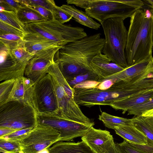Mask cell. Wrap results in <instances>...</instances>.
Returning a JSON list of instances; mask_svg holds the SVG:
<instances>
[{"label":"cell","mask_w":153,"mask_h":153,"mask_svg":"<svg viewBox=\"0 0 153 153\" xmlns=\"http://www.w3.org/2000/svg\"><path fill=\"white\" fill-rule=\"evenodd\" d=\"M104 153H120L116 144L114 143Z\"/></svg>","instance_id":"44"},{"label":"cell","mask_w":153,"mask_h":153,"mask_svg":"<svg viewBox=\"0 0 153 153\" xmlns=\"http://www.w3.org/2000/svg\"><path fill=\"white\" fill-rule=\"evenodd\" d=\"M29 60L16 61L8 54L6 59L0 63V81L15 79L24 76L25 68Z\"/></svg>","instance_id":"16"},{"label":"cell","mask_w":153,"mask_h":153,"mask_svg":"<svg viewBox=\"0 0 153 153\" xmlns=\"http://www.w3.org/2000/svg\"><path fill=\"white\" fill-rule=\"evenodd\" d=\"M23 38L11 34L0 35V46L9 50L24 47Z\"/></svg>","instance_id":"27"},{"label":"cell","mask_w":153,"mask_h":153,"mask_svg":"<svg viewBox=\"0 0 153 153\" xmlns=\"http://www.w3.org/2000/svg\"><path fill=\"white\" fill-rule=\"evenodd\" d=\"M153 62V57L144 59L128 67L117 73L105 77L103 81L111 79L114 84L121 81L129 80L146 70Z\"/></svg>","instance_id":"17"},{"label":"cell","mask_w":153,"mask_h":153,"mask_svg":"<svg viewBox=\"0 0 153 153\" xmlns=\"http://www.w3.org/2000/svg\"><path fill=\"white\" fill-rule=\"evenodd\" d=\"M125 19L120 17L110 18L101 24L105 40L102 52L112 62L124 68L128 67L125 53L128 31L124 24Z\"/></svg>","instance_id":"5"},{"label":"cell","mask_w":153,"mask_h":153,"mask_svg":"<svg viewBox=\"0 0 153 153\" xmlns=\"http://www.w3.org/2000/svg\"><path fill=\"white\" fill-rule=\"evenodd\" d=\"M16 13L19 19L25 25L30 23L48 20L37 12L26 6L20 7Z\"/></svg>","instance_id":"24"},{"label":"cell","mask_w":153,"mask_h":153,"mask_svg":"<svg viewBox=\"0 0 153 153\" xmlns=\"http://www.w3.org/2000/svg\"><path fill=\"white\" fill-rule=\"evenodd\" d=\"M66 81L69 85L73 88L76 85L86 81L100 82V80L97 74L94 71H92L79 75Z\"/></svg>","instance_id":"28"},{"label":"cell","mask_w":153,"mask_h":153,"mask_svg":"<svg viewBox=\"0 0 153 153\" xmlns=\"http://www.w3.org/2000/svg\"><path fill=\"white\" fill-rule=\"evenodd\" d=\"M101 34L97 33L62 47L56 54L57 63L66 80L79 75L93 71L91 62L93 57L102 53L105 43Z\"/></svg>","instance_id":"1"},{"label":"cell","mask_w":153,"mask_h":153,"mask_svg":"<svg viewBox=\"0 0 153 153\" xmlns=\"http://www.w3.org/2000/svg\"><path fill=\"white\" fill-rule=\"evenodd\" d=\"M0 153H9L4 152H0Z\"/></svg>","instance_id":"48"},{"label":"cell","mask_w":153,"mask_h":153,"mask_svg":"<svg viewBox=\"0 0 153 153\" xmlns=\"http://www.w3.org/2000/svg\"><path fill=\"white\" fill-rule=\"evenodd\" d=\"M122 2L136 10L144 7L145 3L143 1L140 0H121Z\"/></svg>","instance_id":"40"},{"label":"cell","mask_w":153,"mask_h":153,"mask_svg":"<svg viewBox=\"0 0 153 153\" xmlns=\"http://www.w3.org/2000/svg\"><path fill=\"white\" fill-rule=\"evenodd\" d=\"M81 139L96 153H104L114 143L113 136L109 131L93 127L82 137Z\"/></svg>","instance_id":"13"},{"label":"cell","mask_w":153,"mask_h":153,"mask_svg":"<svg viewBox=\"0 0 153 153\" xmlns=\"http://www.w3.org/2000/svg\"><path fill=\"white\" fill-rule=\"evenodd\" d=\"M147 80L140 75L128 81H121L105 90L96 88H74V99L79 106H110L117 100L149 90Z\"/></svg>","instance_id":"3"},{"label":"cell","mask_w":153,"mask_h":153,"mask_svg":"<svg viewBox=\"0 0 153 153\" xmlns=\"http://www.w3.org/2000/svg\"><path fill=\"white\" fill-rule=\"evenodd\" d=\"M23 39L25 48L31 54H34L47 48L59 47L56 42L30 33H26Z\"/></svg>","instance_id":"18"},{"label":"cell","mask_w":153,"mask_h":153,"mask_svg":"<svg viewBox=\"0 0 153 153\" xmlns=\"http://www.w3.org/2000/svg\"><path fill=\"white\" fill-rule=\"evenodd\" d=\"M144 1L149 4L148 5L150 8L153 13V0H144Z\"/></svg>","instance_id":"46"},{"label":"cell","mask_w":153,"mask_h":153,"mask_svg":"<svg viewBox=\"0 0 153 153\" xmlns=\"http://www.w3.org/2000/svg\"><path fill=\"white\" fill-rule=\"evenodd\" d=\"M60 140V133L56 130L37 124L19 143L22 153H39Z\"/></svg>","instance_id":"10"},{"label":"cell","mask_w":153,"mask_h":153,"mask_svg":"<svg viewBox=\"0 0 153 153\" xmlns=\"http://www.w3.org/2000/svg\"><path fill=\"white\" fill-rule=\"evenodd\" d=\"M153 109V97L144 103L135 106L128 110V115H133L136 116H141L142 114Z\"/></svg>","instance_id":"31"},{"label":"cell","mask_w":153,"mask_h":153,"mask_svg":"<svg viewBox=\"0 0 153 153\" xmlns=\"http://www.w3.org/2000/svg\"><path fill=\"white\" fill-rule=\"evenodd\" d=\"M148 7L136 10L130 17L125 50L128 67L153 57V13Z\"/></svg>","instance_id":"2"},{"label":"cell","mask_w":153,"mask_h":153,"mask_svg":"<svg viewBox=\"0 0 153 153\" xmlns=\"http://www.w3.org/2000/svg\"><path fill=\"white\" fill-rule=\"evenodd\" d=\"M60 7L80 24L95 30H98L100 27V24L94 21L85 12L77 9L74 5L63 4Z\"/></svg>","instance_id":"22"},{"label":"cell","mask_w":153,"mask_h":153,"mask_svg":"<svg viewBox=\"0 0 153 153\" xmlns=\"http://www.w3.org/2000/svg\"><path fill=\"white\" fill-rule=\"evenodd\" d=\"M15 79L4 81L0 84V106L7 103L13 86Z\"/></svg>","instance_id":"30"},{"label":"cell","mask_w":153,"mask_h":153,"mask_svg":"<svg viewBox=\"0 0 153 153\" xmlns=\"http://www.w3.org/2000/svg\"><path fill=\"white\" fill-rule=\"evenodd\" d=\"M152 48H153V32H152Z\"/></svg>","instance_id":"47"},{"label":"cell","mask_w":153,"mask_h":153,"mask_svg":"<svg viewBox=\"0 0 153 153\" xmlns=\"http://www.w3.org/2000/svg\"><path fill=\"white\" fill-rule=\"evenodd\" d=\"M113 83L111 79L106 80L101 82L96 87L94 88L100 90H105L110 88Z\"/></svg>","instance_id":"42"},{"label":"cell","mask_w":153,"mask_h":153,"mask_svg":"<svg viewBox=\"0 0 153 153\" xmlns=\"http://www.w3.org/2000/svg\"><path fill=\"white\" fill-rule=\"evenodd\" d=\"M98 119L103 122L105 126L113 129L120 126L132 125L131 119L114 116L105 112H101Z\"/></svg>","instance_id":"25"},{"label":"cell","mask_w":153,"mask_h":153,"mask_svg":"<svg viewBox=\"0 0 153 153\" xmlns=\"http://www.w3.org/2000/svg\"><path fill=\"white\" fill-rule=\"evenodd\" d=\"M91 65L93 71L99 76L100 82L105 77L117 73L125 68L112 62L105 54L100 53L92 59Z\"/></svg>","instance_id":"15"},{"label":"cell","mask_w":153,"mask_h":153,"mask_svg":"<svg viewBox=\"0 0 153 153\" xmlns=\"http://www.w3.org/2000/svg\"><path fill=\"white\" fill-rule=\"evenodd\" d=\"M141 116L144 117L153 116V109L143 113Z\"/></svg>","instance_id":"45"},{"label":"cell","mask_w":153,"mask_h":153,"mask_svg":"<svg viewBox=\"0 0 153 153\" xmlns=\"http://www.w3.org/2000/svg\"><path fill=\"white\" fill-rule=\"evenodd\" d=\"M23 6H33L41 7L52 11L56 5L53 0H19Z\"/></svg>","instance_id":"33"},{"label":"cell","mask_w":153,"mask_h":153,"mask_svg":"<svg viewBox=\"0 0 153 153\" xmlns=\"http://www.w3.org/2000/svg\"><path fill=\"white\" fill-rule=\"evenodd\" d=\"M68 4L85 9V13L101 24L106 20L120 17H131L137 10L123 3L121 0H68Z\"/></svg>","instance_id":"7"},{"label":"cell","mask_w":153,"mask_h":153,"mask_svg":"<svg viewBox=\"0 0 153 153\" xmlns=\"http://www.w3.org/2000/svg\"><path fill=\"white\" fill-rule=\"evenodd\" d=\"M101 82L95 81H88L79 83L73 88H89L96 87Z\"/></svg>","instance_id":"41"},{"label":"cell","mask_w":153,"mask_h":153,"mask_svg":"<svg viewBox=\"0 0 153 153\" xmlns=\"http://www.w3.org/2000/svg\"><path fill=\"white\" fill-rule=\"evenodd\" d=\"M37 124L51 127L60 134V141H69L84 135L93 126L63 118L57 114H37Z\"/></svg>","instance_id":"11"},{"label":"cell","mask_w":153,"mask_h":153,"mask_svg":"<svg viewBox=\"0 0 153 153\" xmlns=\"http://www.w3.org/2000/svg\"><path fill=\"white\" fill-rule=\"evenodd\" d=\"M33 105L37 114H59L58 102L51 75L47 73L33 86Z\"/></svg>","instance_id":"9"},{"label":"cell","mask_w":153,"mask_h":153,"mask_svg":"<svg viewBox=\"0 0 153 153\" xmlns=\"http://www.w3.org/2000/svg\"><path fill=\"white\" fill-rule=\"evenodd\" d=\"M25 27L27 33L53 41L61 47L87 36L83 28L62 24L54 18L51 20L28 24Z\"/></svg>","instance_id":"6"},{"label":"cell","mask_w":153,"mask_h":153,"mask_svg":"<svg viewBox=\"0 0 153 153\" xmlns=\"http://www.w3.org/2000/svg\"><path fill=\"white\" fill-rule=\"evenodd\" d=\"M47 73L51 76L54 84L58 102V115L67 119L94 126V122L83 113L75 102L74 88L68 84L55 62Z\"/></svg>","instance_id":"4"},{"label":"cell","mask_w":153,"mask_h":153,"mask_svg":"<svg viewBox=\"0 0 153 153\" xmlns=\"http://www.w3.org/2000/svg\"><path fill=\"white\" fill-rule=\"evenodd\" d=\"M37 114L31 104L9 101L0 106V128L16 130L33 128L37 125Z\"/></svg>","instance_id":"8"},{"label":"cell","mask_w":153,"mask_h":153,"mask_svg":"<svg viewBox=\"0 0 153 153\" xmlns=\"http://www.w3.org/2000/svg\"><path fill=\"white\" fill-rule=\"evenodd\" d=\"M11 34L23 38L26 34L23 32L0 21V35Z\"/></svg>","instance_id":"36"},{"label":"cell","mask_w":153,"mask_h":153,"mask_svg":"<svg viewBox=\"0 0 153 153\" xmlns=\"http://www.w3.org/2000/svg\"><path fill=\"white\" fill-rule=\"evenodd\" d=\"M116 145L120 153H146L137 148L124 140L123 142L117 143Z\"/></svg>","instance_id":"37"},{"label":"cell","mask_w":153,"mask_h":153,"mask_svg":"<svg viewBox=\"0 0 153 153\" xmlns=\"http://www.w3.org/2000/svg\"><path fill=\"white\" fill-rule=\"evenodd\" d=\"M33 128L17 130L8 135L0 137V138L11 141H19L26 136Z\"/></svg>","instance_id":"35"},{"label":"cell","mask_w":153,"mask_h":153,"mask_svg":"<svg viewBox=\"0 0 153 153\" xmlns=\"http://www.w3.org/2000/svg\"><path fill=\"white\" fill-rule=\"evenodd\" d=\"M62 47L51 48L35 53L27 62L24 76L37 82L47 73L54 62L56 54Z\"/></svg>","instance_id":"12"},{"label":"cell","mask_w":153,"mask_h":153,"mask_svg":"<svg viewBox=\"0 0 153 153\" xmlns=\"http://www.w3.org/2000/svg\"><path fill=\"white\" fill-rule=\"evenodd\" d=\"M0 4L4 8V10L16 12L23 6L19 0H0Z\"/></svg>","instance_id":"38"},{"label":"cell","mask_w":153,"mask_h":153,"mask_svg":"<svg viewBox=\"0 0 153 153\" xmlns=\"http://www.w3.org/2000/svg\"><path fill=\"white\" fill-rule=\"evenodd\" d=\"M116 133L129 143L140 145L147 144V138L132 125L120 126L114 129Z\"/></svg>","instance_id":"21"},{"label":"cell","mask_w":153,"mask_h":153,"mask_svg":"<svg viewBox=\"0 0 153 153\" xmlns=\"http://www.w3.org/2000/svg\"><path fill=\"white\" fill-rule=\"evenodd\" d=\"M27 6L37 12L48 20H51L53 19L52 11L45 8L37 6L29 5Z\"/></svg>","instance_id":"39"},{"label":"cell","mask_w":153,"mask_h":153,"mask_svg":"<svg viewBox=\"0 0 153 153\" xmlns=\"http://www.w3.org/2000/svg\"><path fill=\"white\" fill-rule=\"evenodd\" d=\"M132 125L143 133L153 143V116H136L131 118Z\"/></svg>","instance_id":"23"},{"label":"cell","mask_w":153,"mask_h":153,"mask_svg":"<svg viewBox=\"0 0 153 153\" xmlns=\"http://www.w3.org/2000/svg\"><path fill=\"white\" fill-rule=\"evenodd\" d=\"M153 97V89L134 96L116 101L110 106L116 110L122 111L124 114L132 108L141 104Z\"/></svg>","instance_id":"20"},{"label":"cell","mask_w":153,"mask_h":153,"mask_svg":"<svg viewBox=\"0 0 153 153\" xmlns=\"http://www.w3.org/2000/svg\"><path fill=\"white\" fill-rule=\"evenodd\" d=\"M35 83L23 76L15 79L8 102L17 101L33 105V86Z\"/></svg>","instance_id":"14"},{"label":"cell","mask_w":153,"mask_h":153,"mask_svg":"<svg viewBox=\"0 0 153 153\" xmlns=\"http://www.w3.org/2000/svg\"><path fill=\"white\" fill-rule=\"evenodd\" d=\"M9 54L10 57L16 61L30 59L34 54L28 53L24 47L9 50Z\"/></svg>","instance_id":"32"},{"label":"cell","mask_w":153,"mask_h":153,"mask_svg":"<svg viewBox=\"0 0 153 153\" xmlns=\"http://www.w3.org/2000/svg\"><path fill=\"white\" fill-rule=\"evenodd\" d=\"M16 130L8 128H0V137L8 135Z\"/></svg>","instance_id":"43"},{"label":"cell","mask_w":153,"mask_h":153,"mask_svg":"<svg viewBox=\"0 0 153 153\" xmlns=\"http://www.w3.org/2000/svg\"><path fill=\"white\" fill-rule=\"evenodd\" d=\"M0 152L9 153H22L19 141H13L0 138Z\"/></svg>","instance_id":"29"},{"label":"cell","mask_w":153,"mask_h":153,"mask_svg":"<svg viewBox=\"0 0 153 153\" xmlns=\"http://www.w3.org/2000/svg\"><path fill=\"white\" fill-rule=\"evenodd\" d=\"M51 11L53 18L62 24L69 22L72 18L70 14L56 5L53 7Z\"/></svg>","instance_id":"34"},{"label":"cell","mask_w":153,"mask_h":153,"mask_svg":"<svg viewBox=\"0 0 153 153\" xmlns=\"http://www.w3.org/2000/svg\"><path fill=\"white\" fill-rule=\"evenodd\" d=\"M16 12L5 10L0 12V21L13 27L26 34L27 32L25 25L19 19Z\"/></svg>","instance_id":"26"},{"label":"cell","mask_w":153,"mask_h":153,"mask_svg":"<svg viewBox=\"0 0 153 153\" xmlns=\"http://www.w3.org/2000/svg\"><path fill=\"white\" fill-rule=\"evenodd\" d=\"M46 150L47 153H96L83 141H59Z\"/></svg>","instance_id":"19"}]
</instances>
